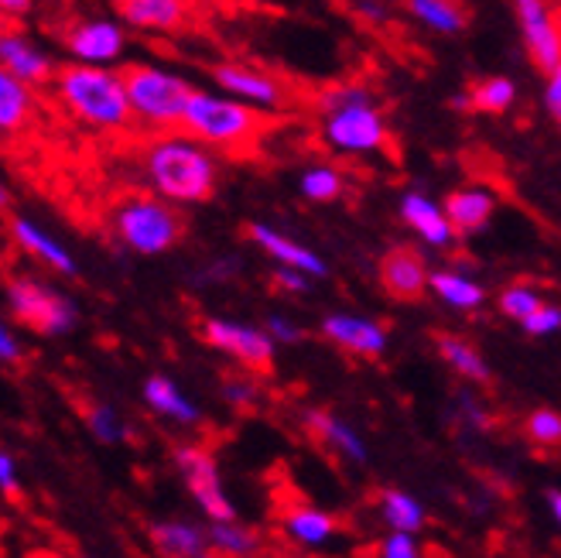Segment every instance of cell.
I'll return each mask as SVG.
<instances>
[{
    "label": "cell",
    "instance_id": "21",
    "mask_svg": "<svg viewBox=\"0 0 561 558\" xmlns=\"http://www.w3.org/2000/svg\"><path fill=\"white\" fill-rule=\"evenodd\" d=\"M442 209L459 237H472L490 227V219L496 213V192L486 185H459L445 195Z\"/></svg>",
    "mask_w": 561,
    "mask_h": 558
},
{
    "label": "cell",
    "instance_id": "16",
    "mask_svg": "<svg viewBox=\"0 0 561 558\" xmlns=\"http://www.w3.org/2000/svg\"><path fill=\"white\" fill-rule=\"evenodd\" d=\"M428 261L414 247H390L377 264L380 288L394 301H417L428 295Z\"/></svg>",
    "mask_w": 561,
    "mask_h": 558
},
{
    "label": "cell",
    "instance_id": "40",
    "mask_svg": "<svg viewBox=\"0 0 561 558\" xmlns=\"http://www.w3.org/2000/svg\"><path fill=\"white\" fill-rule=\"evenodd\" d=\"M24 360V343L21 337L14 332V326L0 316V364H8V367H18Z\"/></svg>",
    "mask_w": 561,
    "mask_h": 558
},
{
    "label": "cell",
    "instance_id": "19",
    "mask_svg": "<svg viewBox=\"0 0 561 558\" xmlns=\"http://www.w3.org/2000/svg\"><path fill=\"white\" fill-rule=\"evenodd\" d=\"M124 27L148 35H175L192 18V0H114Z\"/></svg>",
    "mask_w": 561,
    "mask_h": 558
},
{
    "label": "cell",
    "instance_id": "38",
    "mask_svg": "<svg viewBox=\"0 0 561 558\" xmlns=\"http://www.w3.org/2000/svg\"><path fill=\"white\" fill-rule=\"evenodd\" d=\"M520 329L527 337H554V332H561V309L545 301L527 319H520Z\"/></svg>",
    "mask_w": 561,
    "mask_h": 558
},
{
    "label": "cell",
    "instance_id": "31",
    "mask_svg": "<svg viewBox=\"0 0 561 558\" xmlns=\"http://www.w3.org/2000/svg\"><path fill=\"white\" fill-rule=\"evenodd\" d=\"M206 532H209V551H222V555H233V558L261 551V535L254 532V527L240 524L237 517L233 521H209Z\"/></svg>",
    "mask_w": 561,
    "mask_h": 558
},
{
    "label": "cell",
    "instance_id": "35",
    "mask_svg": "<svg viewBox=\"0 0 561 558\" xmlns=\"http://www.w3.org/2000/svg\"><path fill=\"white\" fill-rule=\"evenodd\" d=\"M219 390H222V401H227L233 411H254L261 405V384L250 377V371L222 377Z\"/></svg>",
    "mask_w": 561,
    "mask_h": 558
},
{
    "label": "cell",
    "instance_id": "42",
    "mask_svg": "<svg viewBox=\"0 0 561 558\" xmlns=\"http://www.w3.org/2000/svg\"><path fill=\"white\" fill-rule=\"evenodd\" d=\"M0 493L8 500H18L21 497V469H18V459L0 449Z\"/></svg>",
    "mask_w": 561,
    "mask_h": 558
},
{
    "label": "cell",
    "instance_id": "44",
    "mask_svg": "<svg viewBox=\"0 0 561 558\" xmlns=\"http://www.w3.org/2000/svg\"><path fill=\"white\" fill-rule=\"evenodd\" d=\"M545 106L551 121L561 127V62L548 72V82H545Z\"/></svg>",
    "mask_w": 561,
    "mask_h": 558
},
{
    "label": "cell",
    "instance_id": "7",
    "mask_svg": "<svg viewBox=\"0 0 561 558\" xmlns=\"http://www.w3.org/2000/svg\"><path fill=\"white\" fill-rule=\"evenodd\" d=\"M4 298H8V309L14 316L18 326L32 329L35 337H45V340H55V337H69V332L79 329V305L38 277H27V274H18L8 282L4 288Z\"/></svg>",
    "mask_w": 561,
    "mask_h": 558
},
{
    "label": "cell",
    "instance_id": "33",
    "mask_svg": "<svg viewBox=\"0 0 561 558\" xmlns=\"http://www.w3.org/2000/svg\"><path fill=\"white\" fill-rule=\"evenodd\" d=\"M298 192L305 195L308 203L316 206H329V203H340L343 192H346V179L340 169H332V164H308L298 179Z\"/></svg>",
    "mask_w": 561,
    "mask_h": 558
},
{
    "label": "cell",
    "instance_id": "15",
    "mask_svg": "<svg viewBox=\"0 0 561 558\" xmlns=\"http://www.w3.org/2000/svg\"><path fill=\"white\" fill-rule=\"evenodd\" d=\"M247 237H250V243H254V247L261 250V254H267L274 264L295 267V271H301V274L312 277V282H319V277L329 274V264H325V258L319 254V250H312L308 243L288 237L285 230L271 227V223H250V227H247Z\"/></svg>",
    "mask_w": 561,
    "mask_h": 558
},
{
    "label": "cell",
    "instance_id": "28",
    "mask_svg": "<svg viewBox=\"0 0 561 558\" xmlns=\"http://www.w3.org/2000/svg\"><path fill=\"white\" fill-rule=\"evenodd\" d=\"M408 14L435 35H462L469 14L459 0H404Z\"/></svg>",
    "mask_w": 561,
    "mask_h": 558
},
{
    "label": "cell",
    "instance_id": "2",
    "mask_svg": "<svg viewBox=\"0 0 561 558\" xmlns=\"http://www.w3.org/2000/svg\"><path fill=\"white\" fill-rule=\"evenodd\" d=\"M51 93L66 114L93 130H124L134 124L124 72L117 66H87L66 62L51 76Z\"/></svg>",
    "mask_w": 561,
    "mask_h": 558
},
{
    "label": "cell",
    "instance_id": "43",
    "mask_svg": "<svg viewBox=\"0 0 561 558\" xmlns=\"http://www.w3.org/2000/svg\"><path fill=\"white\" fill-rule=\"evenodd\" d=\"M264 329L271 332V340H274L277 346H280V343L291 346V343H298V340L305 337V329H301L298 322H291L288 316H280V312H277V316H271V319L264 322Z\"/></svg>",
    "mask_w": 561,
    "mask_h": 558
},
{
    "label": "cell",
    "instance_id": "4",
    "mask_svg": "<svg viewBox=\"0 0 561 558\" xmlns=\"http://www.w3.org/2000/svg\"><path fill=\"white\" fill-rule=\"evenodd\" d=\"M322 145L350 158L387 151L390 124L370 90L346 82V87H332L322 96Z\"/></svg>",
    "mask_w": 561,
    "mask_h": 558
},
{
    "label": "cell",
    "instance_id": "39",
    "mask_svg": "<svg viewBox=\"0 0 561 558\" xmlns=\"http://www.w3.org/2000/svg\"><path fill=\"white\" fill-rule=\"evenodd\" d=\"M271 282L277 292H285V295H308L312 292V277L295 271V267H285V264H277V271L271 274Z\"/></svg>",
    "mask_w": 561,
    "mask_h": 558
},
{
    "label": "cell",
    "instance_id": "51",
    "mask_svg": "<svg viewBox=\"0 0 561 558\" xmlns=\"http://www.w3.org/2000/svg\"><path fill=\"white\" fill-rule=\"evenodd\" d=\"M8 27H11V18H8L4 11H0V35H4V32H8Z\"/></svg>",
    "mask_w": 561,
    "mask_h": 558
},
{
    "label": "cell",
    "instance_id": "3",
    "mask_svg": "<svg viewBox=\"0 0 561 558\" xmlns=\"http://www.w3.org/2000/svg\"><path fill=\"white\" fill-rule=\"evenodd\" d=\"M267 127V114L257 106H250L230 93L213 90H192L182 110L179 130L192 134L195 141H203L213 151L243 155L254 148V141Z\"/></svg>",
    "mask_w": 561,
    "mask_h": 558
},
{
    "label": "cell",
    "instance_id": "11",
    "mask_svg": "<svg viewBox=\"0 0 561 558\" xmlns=\"http://www.w3.org/2000/svg\"><path fill=\"white\" fill-rule=\"evenodd\" d=\"M213 82L222 90V93H230L250 106H257L264 110V114H271V110H280L288 100V90H285V82H280L277 76H271L267 69L261 66H250V62H219L213 66Z\"/></svg>",
    "mask_w": 561,
    "mask_h": 558
},
{
    "label": "cell",
    "instance_id": "10",
    "mask_svg": "<svg viewBox=\"0 0 561 558\" xmlns=\"http://www.w3.org/2000/svg\"><path fill=\"white\" fill-rule=\"evenodd\" d=\"M66 52L72 62L121 66V59L127 55V27L121 24V18H82L69 24Z\"/></svg>",
    "mask_w": 561,
    "mask_h": 558
},
{
    "label": "cell",
    "instance_id": "49",
    "mask_svg": "<svg viewBox=\"0 0 561 558\" xmlns=\"http://www.w3.org/2000/svg\"><path fill=\"white\" fill-rule=\"evenodd\" d=\"M448 106L459 110V114H472V110H469V96H466V93H456L453 100H448Z\"/></svg>",
    "mask_w": 561,
    "mask_h": 558
},
{
    "label": "cell",
    "instance_id": "32",
    "mask_svg": "<svg viewBox=\"0 0 561 558\" xmlns=\"http://www.w3.org/2000/svg\"><path fill=\"white\" fill-rule=\"evenodd\" d=\"M82 425L100 442V445H121L130 439V425L124 422V414L106 405V401H87L82 405Z\"/></svg>",
    "mask_w": 561,
    "mask_h": 558
},
{
    "label": "cell",
    "instance_id": "20",
    "mask_svg": "<svg viewBox=\"0 0 561 558\" xmlns=\"http://www.w3.org/2000/svg\"><path fill=\"white\" fill-rule=\"evenodd\" d=\"M301 425L319 445H325L329 453H335L353 466H363L370 459V449H367V442H363V435L340 414H332L325 408H308V411H301Z\"/></svg>",
    "mask_w": 561,
    "mask_h": 558
},
{
    "label": "cell",
    "instance_id": "36",
    "mask_svg": "<svg viewBox=\"0 0 561 558\" xmlns=\"http://www.w3.org/2000/svg\"><path fill=\"white\" fill-rule=\"evenodd\" d=\"M524 432H527L530 442L541 445V449H558V445H561V414L551 411V408H535L527 414Z\"/></svg>",
    "mask_w": 561,
    "mask_h": 558
},
{
    "label": "cell",
    "instance_id": "50",
    "mask_svg": "<svg viewBox=\"0 0 561 558\" xmlns=\"http://www.w3.org/2000/svg\"><path fill=\"white\" fill-rule=\"evenodd\" d=\"M11 206V189H8V182L0 179V213H4Z\"/></svg>",
    "mask_w": 561,
    "mask_h": 558
},
{
    "label": "cell",
    "instance_id": "18",
    "mask_svg": "<svg viewBox=\"0 0 561 558\" xmlns=\"http://www.w3.org/2000/svg\"><path fill=\"white\" fill-rule=\"evenodd\" d=\"M398 216H401L404 227L425 247H432V250H448L459 240V234L453 230V223H448L442 203H435L432 195L421 192V189H408L401 195Z\"/></svg>",
    "mask_w": 561,
    "mask_h": 558
},
{
    "label": "cell",
    "instance_id": "17",
    "mask_svg": "<svg viewBox=\"0 0 561 558\" xmlns=\"http://www.w3.org/2000/svg\"><path fill=\"white\" fill-rule=\"evenodd\" d=\"M11 240L18 243L21 254L38 261L51 274H59V277H76L79 274L76 254L59 237L48 234L38 219H32V216H11Z\"/></svg>",
    "mask_w": 561,
    "mask_h": 558
},
{
    "label": "cell",
    "instance_id": "27",
    "mask_svg": "<svg viewBox=\"0 0 561 558\" xmlns=\"http://www.w3.org/2000/svg\"><path fill=\"white\" fill-rule=\"evenodd\" d=\"M435 350L445 360V367L456 371L462 380H469V384H486L490 380V364L469 340L453 337V332H442V337H435Z\"/></svg>",
    "mask_w": 561,
    "mask_h": 558
},
{
    "label": "cell",
    "instance_id": "41",
    "mask_svg": "<svg viewBox=\"0 0 561 558\" xmlns=\"http://www.w3.org/2000/svg\"><path fill=\"white\" fill-rule=\"evenodd\" d=\"M240 258H219V261H213L206 271H199V274H195V282H199V285H219V282H233V277L240 274Z\"/></svg>",
    "mask_w": 561,
    "mask_h": 558
},
{
    "label": "cell",
    "instance_id": "30",
    "mask_svg": "<svg viewBox=\"0 0 561 558\" xmlns=\"http://www.w3.org/2000/svg\"><path fill=\"white\" fill-rule=\"evenodd\" d=\"M466 96H469L472 114L500 117L517 103V82L507 79V76H486V79H476L472 87L466 90Z\"/></svg>",
    "mask_w": 561,
    "mask_h": 558
},
{
    "label": "cell",
    "instance_id": "14",
    "mask_svg": "<svg viewBox=\"0 0 561 558\" xmlns=\"http://www.w3.org/2000/svg\"><path fill=\"white\" fill-rule=\"evenodd\" d=\"M0 66H4L11 76H18L27 87H48L51 76H55V55L27 32L21 27H8L4 35H0Z\"/></svg>",
    "mask_w": 561,
    "mask_h": 558
},
{
    "label": "cell",
    "instance_id": "12",
    "mask_svg": "<svg viewBox=\"0 0 561 558\" xmlns=\"http://www.w3.org/2000/svg\"><path fill=\"white\" fill-rule=\"evenodd\" d=\"M511 4L530 62L541 72H551L561 62V27L548 8V0H511Z\"/></svg>",
    "mask_w": 561,
    "mask_h": 558
},
{
    "label": "cell",
    "instance_id": "48",
    "mask_svg": "<svg viewBox=\"0 0 561 558\" xmlns=\"http://www.w3.org/2000/svg\"><path fill=\"white\" fill-rule=\"evenodd\" d=\"M548 511H551L554 524L561 527V490H551V493H548Z\"/></svg>",
    "mask_w": 561,
    "mask_h": 558
},
{
    "label": "cell",
    "instance_id": "13",
    "mask_svg": "<svg viewBox=\"0 0 561 558\" xmlns=\"http://www.w3.org/2000/svg\"><path fill=\"white\" fill-rule=\"evenodd\" d=\"M319 332L332 346H340L343 353L359 356V360H380L387 353V346H390L387 326L370 319V316H356V312H332V316H325Z\"/></svg>",
    "mask_w": 561,
    "mask_h": 558
},
{
    "label": "cell",
    "instance_id": "47",
    "mask_svg": "<svg viewBox=\"0 0 561 558\" xmlns=\"http://www.w3.org/2000/svg\"><path fill=\"white\" fill-rule=\"evenodd\" d=\"M32 8H35V0H0V11H4L11 21L14 18H24Z\"/></svg>",
    "mask_w": 561,
    "mask_h": 558
},
{
    "label": "cell",
    "instance_id": "37",
    "mask_svg": "<svg viewBox=\"0 0 561 558\" xmlns=\"http://www.w3.org/2000/svg\"><path fill=\"white\" fill-rule=\"evenodd\" d=\"M380 558H421V542L417 532H401V527H390L377 545Z\"/></svg>",
    "mask_w": 561,
    "mask_h": 558
},
{
    "label": "cell",
    "instance_id": "5",
    "mask_svg": "<svg viewBox=\"0 0 561 558\" xmlns=\"http://www.w3.org/2000/svg\"><path fill=\"white\" fill-rule=\"evenodd\" d=\"M110 234L137 258H164L185 237V216L154 192H137L110 209Z\"/></svg>",
    "mask_w": 561,
    "mask_h": 558
},
{
    "label": "cell",
    "instance_id": "26",
    "mask_svg": "<svg viewBox=\"0 0 561 558\" xmlns=\"http://www.w3.org/2000/svg\"><path fill=\"white\" fill-rule=\"evenodd\" d=\"M38 117L35 87H27L18 76L0 66V134H21Z\"/></svg>",
    "mask_w": 561,
    "mask_h": 558
},
{
    "label": "cell",
    "instance_id": "23",
    "mask_svg": "<svg viewBox=\"0 0 561 558\" xmlns=\"http://www.w3.org/2000/svg\"><path fill=\"white\" fill-rule=\"evenodd\" d=\"M280 532L298 548H325L340 535V521L335 514L312 508V504H291L280 514Z\"/></svg>",
    "mask_w": 561,
    "mask_h": 558
},
{
    "label": "cell",
    "instance_id": "29",
    "mask_svg": "<svg viewBox=\"0 0 561 558\" xmlns=\"http://www.w3.org/2000/svg\"><path fill=\"white\" fill-rule=\"evenodd\" d=\"M377 514L387 527H401V532H421L428 521V511L425 504L408 493V490H398V487H387L380 490L377 497Z\"/></svg>",
    "mask_w": 561,
    "mask_h": 558
},
{
    "label": "cell",
    "instance_id": "45",
    "mask_svg": "<svg viewBox=\"0 0 561 558\" xmlns=\"http://www.w3.org/2000/svg\"><path fill=\"white\" fill-rule=\"evenodd\" d=\"M356 14L370 24H387V18H390V11L380 4V0H356Z\"/></svg>",
    "mask_w": 561,
    "mask_h": 558
},
{
    "label": "cell",
    "instance_id": "8",
    "mask_svg": "<svg viewBox=\"0 0 561 558\" xmlns=\"http://www.w3.org/2000/svg\"><path fill=\"white\" fill-rule=\"evenodd\" d=\"M199 337L203 343H209L222 356H230L237 367L250 374H267L274 367L277 343L271 340V332L264 326L230 319V316H206L199 326Z\"/></svg>",
    "mask_w": 561,
    "mask_h": 558
},
{
    "label": "cell",
    "instance_id": "34",
    "mask_svg": "<svg viewBox=\"0 0 561 558\" xmlns=\"http://www.w3.org/2000/svg\"><path fill=\"white\" fill-rule=\"evenodd\" d=\"M538 305H545V295H541L535 285H527V282L507 285V288L500 292V298H496L500 316H503V319H514V322L527 319L530 312L538 309Z\"/></svg>",
    "mask_w": 561,
    "mask_h": 558
},
{
    "label": "cell",
    "instance_id": "25",
    "mask_svg": "<svg viewBox=\"0 0 561 558\" xmlns=\"http://www.w3.org/2000/svg\"><path fill=\"white\" fill-rule=\"evenodd\" d=\"M428 292L445 305V309H456V312H476L486 305V288L459 267L428 271Z\"/></svg>",
    "mask_w": 561,
    "mask_h": 558
},
{
    "label": "cell",
    "instance_id": "1",
    "mask_svg": "<svg viewBox=\"0 0 561 558\" xmlns=\"http://www.w3.org/2000/svg\"><path fill=\"white\" fill-rule=\"evenodd\" d=\"M140 175L148 189L168 203L203 206L222 182V164L213 148L175 127L158 130V137H151L148 148L140 151Z\"/></svg>",
    "mask_w": 561,
    "mask_h": 558
},
{
    "label": "cell",
    "instance_id": "46",
    "mask_svg": "<svg viewBox=\"0 0 561 558\" xmlns=\"http://www.w3.org/2000/svg\"><path fill=\"white\" fill-rule=\"evenodd\" d=\"M459 408L466 411V418H469V425H472V429H486V425H490L486 408L476 405V401H472V395H462V398H459Z\"/></svg>",
    "mask_w": 561,
    "mask_h": 558
},
{
    "label": "cell",
    "instance_id": "24",
    "mask_svg": "<svg viewBox=\"0 0 561 558\" xmlns=\"http://www.w3.org/2000/svg\"><path fill=\"white\" fill-rule=\"evenodd\" d=\"M151 548L164 558H203L209 555V532L195 521H154L148 527Z\"/></svg>",
    "mask_w": 561,
    "mask_h": 558
},
{
    "label": "cell",
    "instance_id": "9",
    "mask_svg": "<svg viewBox=\"0 0 561 558\" xmlns=\"http://www.w3.org/2000/svg\"><path fill=\"white\" fill-rule=\"evenodd\" d=\"M172 459H175V469H179L185 490L195 497V508L203 511L206 521H233L237 517V508H233L227 487H222L219 459L213 449L185 442V445H175Z\"/></svg>",
    "mask_w": 561,
    "mask_h": 558
},
{
    "label": "cell",
    "instance_id": "22",
    "mask_svg": "<svg viewBox=\"0 0 561 558\" xmlns=\"http://www.w3.org/2000/svg\"><path fill=\"white\" fill-rule=\"evenodd\" d=\"M140 398H145V405L164 418V422H172V425H182V429H195L203 422V408L195 405L182 384L175 377H168V374H151L145 380V387H140Z\"/></svg>",
    "mask_w": 561,
    "mask_h": 558
},
{
    "label": "cell",
    "instance_id": "6",
    "mask_svg": "<svg viewBox=\"0 0 561 558\" xmlns=\"http://www.w3.org/2000/svg\"><path fill=\"white\" fill-rule=\"evenodd\" d=\"M121 72H124L134 124L148 130H175L182 121L185 100L195 90L192 82L182 72L154 66V62H134V66H124Z\"/></svg>",
    "mask_w": 561,
    "mask_h": 558
}]
</instances>
